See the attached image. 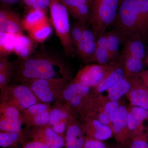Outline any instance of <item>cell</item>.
I'll return each instance as SVG.
<instances>
[{
	"instance_id": "1",
	"label": "cell",
	"mask_w": 148,
	"mask_h": 148,
	"mask_svg": "<svg viewBox=\"0 0 148 148\" xmlns=\"http://www.w3.org/2000/svg\"><path fill=\"white\" fill-rule=\"evenodd\" d=\"M13 77L16 82L29 83L40 79L70 77L71 72L57 56L40 51L12 62Z\"/></svg>"
},
{
	"instance_id": "2",
	"label": "cell",
	"mask_w": 148,
	"mask_h": 148,
	"mask_svg": "<svg viewBox=\"0 0 148 148\" xmlns=\"http://www.w3.org/2000/svg\"><path fill=\"white\" fill-rule=\"evenodd\" d=\"M120 104L119 101H111L107 96L91 92L79 116L98 120L111 128Z\"/></svg>"
},
{
	"instance_id": "3",
	"label": "cell",
	"mask_w": 148,
	"mask_h": 148,
	"mask_svg": "<svg viewBox=\"0 0 148 148\" xmlns=\"http://www.w3.org/2000/svg\"><path fill=\"white\" fill-rule=\"evenodd\" d=\"M120 0H93L88 21L96 39L115 20Z\"/></svg>"
},
{
	"instance_id": "4",
	"label": "cell",
	"mask_w": 148,
	"mask_h": 148,
	"mask_svg": "<svg viewBox=\"0 0 148 148\" xmlns=\"http://www.w3.org/2000/svg\"><path fill=\"white\" fill-rule=\"evenodd\" d=\"M51 24L67 55L74 52L71 38L69 12L63 0H50L49 6Z\"/></svg>"
},
{
	"instance_id": "5",
	"label": "cell",
	"mask_w": 148,
	"mask_h": 148,
	"mask_svg": "<svg viewBox=\"0 0 148 148\" xmlns=\"http://www.w3.org/2000/svg\"><path fill=\"white\" fill-rule=\"evenodd\" d=\"M70 77L40 79L27 84L41 103L61 101L62 93L70 82Z\"/></svg>"
},
{
	"instance_id": "6",
	"label": "cell",
	"mask_w": 148,
	"mask_h": 148,
	"mask_svg": "<svg viewBox=\"0 0 148 148\" xmlns=\"http://www.w3.org/2000/svg\"><path fill=\"white\" fill-rule=\"evenodd\" d=\"M1 90V102L11 104L20 112L40 103L29 86L25 84L8 85Z\"/></svg>"
},
{
	"instance_id": "7",
	"label": "cell",
	"mask_w": 148,
	"mask_h": 148,
	"mask_svg": "<svg viewBox=\"0 0 148 148\" xmlns=\"http://www.w3.org/2000/svg\"><path fill=\"white\" fill-rule=\"evenodd\" d=\"M115 20L123 35L142 34L141 22L135 0L120 1Z\"/></svg>"
},
{
	"instance_id": "8",
	"label": "cell",
	"mask_w": 148,
	"mask_h": 148,
	"mask_svg": "<svg viewBox=\"0 0 148 148\" xmlns=\"http://www.w3.org/2000/svg\"><path fill=\"white\" fill-rule=\"evenodd\" d=\"M91 90L87 84L72 80L64 89L60 101L67 105L73 114L77 116L84 108Z\"/></svg>"
},
{
	"instance_id": "9",
	"label": "cell",
	"mask_w": 148,
	"mask_h": 148,
	"mask_svg": "<svg viewBox=\"0 0 148 148\" xmlns=\"http://www.w3.org/2000/svg\"><path fill=\"white\" fill-rule=\"evenodd\" d=\"M114 65H86L77 72L73 80L86 84L91 88H94L103 81L112 69Z\"/></svg>"
},
{
	"instance_id": "10",
	"label": "cell",
	"mask_w": 148,
	"mask_h": 148,
	"mask_svg": "<svg viewBox=\"0 0 148 148\" xmlns=\"http://www.w3.org/2000/svg\"><path fill=\"white\" fill-rule=\"evenodd\" d=\"M51 107L50 103H39L21 112L24 124L28 127L47 125Z\"/></svg>"
},
{
	"instance_id": "11",
	"label": "cell",
	"mask_w": 148,
	"mask_h": 148,
	"mask_svg": "<svg viewBox=\"0 0 148 148\" xmlns=\"http://www.w3.org/2000/svg\"><path fill=\"white\" fill-rule=\"evenodd\" d=\"M74 115L67 105L57 101L51 107L48 125L56 133L65 138L66 125L69 119Z\"/></svg>"
},
{
	"instance_id": "12",
	"label": "cell",
	"mask_w": 148,
	"mask_h": 148,
	"mask_svg": "<svg viewBox=\"0 0 148 148\" xmlns=\"http://www.w3.org/2000/svg\"><path fill=\"white\" fill-rule=\"evenodd\" d=\"M128 106L124 103H121L118 112L112 125V129L115 139L120 145L127 148L131 136L127 125Z\"/></svg>"
},
{
	"instance_id": "13",
	"label": "cell",
	"mask_w": 148,
	"mask_h": 148,
	"mask_svg": "<svg viewBox=\"0 0 148 148\" xmlns=\"http://www.w3.org/2000/svg\"><path fill=\"white\" fill-rule=\"evenodd\" d=\"M32 140L42 143L48 148H63L65 147V138L58 135L47 125L33 127L29 132Z\"/></svg>"
},
{
	"instance_id": "14",
	"label": "cell",
	"mask_w": 148,
	"mask_h": 148,
	"mask_svg": "<svg viewBox=\"0 0 148 148\" xmlns=\"http://www.w3.org/2000/svg\"><path fill=\"white\" fill-rule=\"evenodd\" d=\"M81 119L80 123L86 137L102 141L108 140L112 136L110 127L98 120L88 117Z\"/></svg>"
},
{
	"instance_id": "15",
	"label": "cell",
	"mask_w": 148,
	"mask_h": 148,
	"mask_svg": "<svg viewBox=\"0 0 148 148\" xmlns=\"http://www.w3.org/2000/svg\"><path fill=\"white\" fill-rule=\"evenodd\" d=\"M77 116L69 119L65 133V148H82L86 136L84 133Z\"/></svg>"
},
{
	"instance_id": "16",
	"label": "cell",
	"mask_w": 148,
	"mask_h": 148,
	"mask_svg": "<svg viewBox=\"0 0 148 148\" xmlns=\"http://www.w3.org/2000/svg\"><path fill=\"white\" fill-rule=\"evenodd\" d=\"M127 125L131 139L145 133L144 123L148 122V111L140 107L128 106Z\"/></svg>"
},
{
	"instance_id": "17",
	"label": "cell",
	"mask_w": 148,
	"mask_h": 148,
	"mask_svg": "<svg viewBox=\"0 0 148 148\" xmlns=\"http://www.w3.org/2000/svg\"><path fill=\"white\" fill-rule=\"evenodd\" d=\"M23 30L22 19L18 14L8 9H1L0 33L16 36L22 34Z\"/></svg>"
},
{
	"instance_id": "18",
	"label": "cell",
	"mask_w": 148,
	"mask_h": 148,
	"mask_svg": "<svg viewBox=\"0 0 148 148\" xmlns=\"http://www.w3.org/2000/svg\"><path fill=\"white\" fill-rule=\"evenodd\" d=\"M125 96L131 106L148 111V89L138 77L134 78L131 88Z\"/></svg>"
},
{
	"instance_id": "19",
	"label": "cell",
	"mask_w": 148,
	"mask_h": 148,
	"mask_svg": "<svg viewBox=\"0 0 148 148\" xmlns=\"http://www.w3.org/2000/svg\"><path fill=\"white\" fill-rule=\"evenodd\" d=\"M96 39L93 31L84 25L82 38L75 47L77 53L84 60L91 61L96 48Z\"/></svg>"
},
{
	"instance_id": "20",
	"label": "cell",
	"mask_w": 148,
	"mask_h": 148,
	"mask_svg": "<svg viewBox=\"0 0 148 148\" xmlns=\"http://www.w3.org/2000/svg\"><path fill=\"white\" fill-rule=\"evenodd\" d=\"M69 13L78 22L85 24L89 21L90 5L88 0H63Z\"/></svg>"
},
{
	"instance_id": "21",
	"label": "cell",
	"mask_w": 148,
	"mask_h": 148,
	"mask_svg": "<svg viewBox=\"0 0 148 148\" xmlns=\"http://www.w3.org/2000/svg\"><path fill=\"white\" fill-rule=\"evenodd\" d=\"M125 76V73L123 65L114 64L107 76L98 86L92 88L91 92L93 94H101L119 82Z\"/></svg>"
},
{
	"instance_id": "22",
	"label": "cell",
	"mask_w": 148,
	"mask_h": 148,
	"mask_svg": "<svg viewBox=\"0 0 148 148\" xmlns=\"http://www.w3.org/2000/svg\"><path fill=\"white\" fill-rule=\"evenodd\" d=\"M134 77L125 75L121 81L107 90L108 98L111 101H119L124 95H126L132 86Z\"/></svg>"
},
{
	"instance_id": "23",
	"label": "cell",
	"mask_w": 148,
	"mask_h": 148,
	"mask_svg": "<svg viewBox=\"0 0 148 148\" xmlns=\"http://www.w3.org/2000/svg\"><path fill=\"white\" fill-rule=\"evenodd\" d=\"M112 60L107 46L106 34L101 35L96 41V48L91 61L101 65H106Z\"/></svg>"
},
{
	"instance_id": "24",
	"label": "cell",
	"mask_w": 148,
	"mask_h": 148,
	"mask_svg": "<svg viewBox=\"0 0 148 148\" xmlns=\"http://www.w3.org/2000/svg\"><path fill=\"white\" fill-rule=\"evenodd\" d=\"M123 66L126 76L138 77V74L143 71V60L132 56L124 54Z\"/></svg>"
},
{
	"instance_id": "25",
	"label": "cell",
	"mask_w": 148,
	"mask_h": 148,
	"mask_svg": "<svg viewBox=\"0 0 148 148\" xmlns=\"http://www.w3.org/2000/svg\"><path fill=\"white\" fill-rule=\"evenodd\" d=\"M47 19L45 11L31 9L22 19L24 30L29 32Z\"/></svg>"
},
{
	"instance_id": "26",
	"label": "cell",
	"mask_w": 148,
	"mask_h": 148,
	"mask_svg": "<svg viewBox=\"0 0 148 148\" xmlns=\"http://www.w3.org/2000/svg\"><path fill=\"white\" fill-rule=\"evenodd\" d=\"M31 38L22 34L16 36L13 51L20 58H27L31 55L32 44Z\"/></svg>"
},
{
	"instance_id": "27",
	"label": "cell",
	"mask_w": 148,
	"mask_h": 148,
	"mask_svg": "<svg viewBox=\"0 0 148 148\" xmlns=\"http://www.w3.org/2000/svg\"><path fill=\"white\" fill-rule=\"evenodd\" d=\"M30 38L36 42H43L51 34V26L48 20L45 21L29 31Z\"/></svg>"
},
{
	"instance_id": "28",
	"label": "cell",
	"mask_w": 148,
	"mask_h": 148,
	"mask_svg": "<svg viewBox=\"0 0 148 148\" xmlns=\"http://www.w3.org/2000/svg\"><path fill=\"white\" fill-rule=\"evenodd\" d=\"M24 140L22 131L20 132H1L0 146L1 148H13Z\"/></svg>"
},
{
	"instance_id": "29",
	"label": "cell",
	"mask_w": 148,
	"mask_h": 148,
	"mask_svg": "<svg viewBox=\"0 0 148 148\" xmlns=\"http://www.w3.org/2000/svg\"><path fill=\"white\" fill-rule=\"evenodd\" d=\"M13 77V67L5 57H1L0 60V88L8 85Z\"/></svg>"
},
{
	"instance_id": "30",
	"label": "cell",
	"mask_w": 148,
	"mask_h": 148,
	"mask_svg": "<svg viewBox=\"0 0 148 148\" xmlns=\"http://www.w3.org/2000/svg\"><path fill=\"white\" fill-rule=\"evenodd\" d=\"M124 54L135 56L143 60L145 56V49L143 42L138 38L129 40L125 49Z\"/></svg>"
},
{
	"instance_id": "31",
	"label": "cell",
	"mask_w": 148,
	"mask_h": 148,
	"mask_svg": "<svg viewBox=\"0 0 148 148\" xmlns=\"http://www.w3.org/2000/svg\"><path fill=\"white\" fill-rule=\"evenodd\" d=\"M23 120L0 117L1 132H20L22 131Z\"/></svg>"
},
{
	"instance_id": "32",
	"label": "cell",
	"mask_w": 148,
	"mask_h": 148,
	"mask_svg": "<svg viewBox=\"0 0 148 148\" xmlns=\"http://www.w3.org/2000/svg\"><path fill=\"white\" fill-rule=\"evenodd\" d=\"M141 22L142 34L148 31V0H135Z\"/></svg>"
},
{
	"instance_id": "33",
	"label": "cell",
	"mask_w": 148,
	"mask_h": 148,
	"mask_svg": "<svg viewBox=\"0 0 148 148\" xmlns=\"http://www.w3.org/2000/svg\"><path fill=\"white\" fill-rule=\"evenodd\" d=\"M0 35L1 57H4L5 55L13 51L16 36L3 33H0Z\"/></svg>"
},
{
	"instance_id": "34",
	"label": "cell",
	"mask_w": 148,
	"mask_h": 148,
	"mask_svg": "<svg viewBox=\"0 0 148 148\" xmlns=\"http://www.w3.org/2000/svg\"><path fill=\"white\" fill-rule=\"evenodd\" d=\"M107 46L111 59L116 58L119 54L120 38L119 36L114 33L106 34Z\"/></svg>"
},
{
	"instance_id": "35",
	"label": "cell",
	"mask_w": 148,
	"mask_h": 148,
	"mask_svg": "<svg viewBox=\"0 0 148 148\" xmlns=\"http://www.w3.org/2000/svg\"><path fill=\"white\" fill-rule=\"evenodd\" d=\"M0 117L23 120L21 112L18 109L11 104L5 102H1Z\"/></svg>"
},
{
	"instance_id": "36",
	"label": "cell",
	"mask_w": 148,
	"mask_h": 148,
	"mask_svg": "<svg viewBox=\"0 0 148 148\" xmlns=\"http://www.w3.org/2000/svg\"><path fill=\"white\" fill-rule=\"evenodd\" d=\"M147 133H143L131 138L127 148H148Z\"/></svg>"
},
{
	"instance_id": "37",
	"label": "cell",
	"mask_w": 148,
	"mask_h": 148,
	"mask_svg": "<svg viewBox=\"0 0 148 148\" xmlns=\"http://www.w3.org/2000/svg\"><path fill=\"white\" fill-rule=\"evenodd\" d=\"M84 24L78 22L73 25L71 29V35L72 43L75 47L77 45L82 37Z\"/></svg>"
},
{
	"instance_id": "38",
	"label": "cell",
	"mask_w": 148,
	"mask_h": 148,
	"mask_svg": "<svg viewBox=\"0 0 148 148\" xmlns=\"http://www.w3.org/2000/svg\"><path fill=\"white\" fill-rule=\"evenodd\" d=\"M82 148H107L101 141L86 137Z\"/></svg>"
},
{
	"instance_id": "39",
	"label": "cell",
	"mask_w": 148,
	"mask_h": 148,
	"mask_svg": "<svg viewBox=\"0 0 148 148\" xmlns=\"http://www.w3.org/2000/svg\"><path fill=\"white\" fill-rule=\"evenodd\" d=\"M50 3V0H36L32 9L46 11Z\"/></svg>"
},
{
	"instance_id": "40",
	"label": "cell",
	"mask_w": 148,
	"mask_h": 148,
	"mask_svg": "<svg viewBox=\"0 0 148 148\" xmlns=\"http://www.w3.org/2000/svg\"><path fill=\"white\" fill-rule=\"evenodd\" d=\"M22 148H48L44 144L38 141L32 140L25 144Z\"/></svg>"
},
{
	"instance_id": "41",
	"label": "cell",
	"mask_w": 148,
	"mask_h": 148,
	"mask_svg": "<svg viewBox=\"0 0 148 148\" xmlns=\"http://www.w3.org/2000/svg\"><path fill=\"white\" fill-rule=\"evenodd\" d=\"M138 77L148 89V70L142 71L138 74Z\"/></svg>"
},
{
	"instance_id": "42",
	"label": "cell",
	"mask_w": 148,
	"mask_h": 148,
	"mask_svg": "<svg viewBox=\"0 0 148 148\" xmlns=\"http://www.w3.org/2000/svg\"><path fill=\"white\" fill-rule=\"evenodd\" d=\"M1 3L6 5H13L17 3L20 0H0Z\"/></svg>"
},
{
	"instance_id": "43",
	"label": "cell",
	"mask_w": 148,
	"mask_h": 148,
	"mask_svg": "<svg viewBox=\"0 0 148 148\" xmlns=\"http://www.w3.org/2000/svg\"><path fill=\"white\" fill-rule=\"evenodd\" d=\"M23 1L25 5L32 9L36 0H23Z\"/></svg>"
},
{
	"instance_id": "44",
	"label": "cell",
	"mask_w": 148,
	"mask_h": 148,
	"mask_svg": "<svg viewBox=\"0 0 148 148\" xmlns=\"http://www.w3.org/2000/svg\"><path fill=\"white\" fill-rule=\"evenodd\" d=\"M123 148V147H121V146H120V147H114L113 148Z\"/></svg>"
},
{
	"instance_id": "45",
	"label": "cell",
	"mask_w": 148,
	"mask_h": 148,
	"mask_svg": "<svg viewBox=\"0 0 148 148\" xmlns=\"http://www.w3.org/2000/svg\"><path fill=\"white\" fill-rule=\"evenodd\" d=\"M147 134L148 137V129H147Z\"/></svg>"
},
{
	"instance_id": "46",
	"label": "cell",
	"mask_w": 148,
	"mask_h": 148,
	"mask_svg": "<svg viewBox=\"0 0 148 148\" xmlns=\"http://www.w3.org/2000/svg\"></svg>"
},
{
	"instance_id": "47",
	"label": "cell",
	"mask_w": 148,
	"mask_h": 148,
	"mask_svg": "<svg viewBox=\"0 0 148 148\" xmlns=\"http://www.w3.org/2000/svg\"><path fill=\"white\" fill-rule=\"evenodd\" d=\"M92 1H93V0H92Z\"/></svg>"
}]
</instances>
